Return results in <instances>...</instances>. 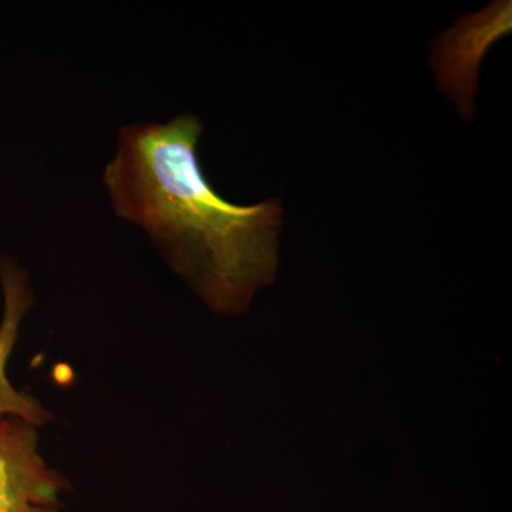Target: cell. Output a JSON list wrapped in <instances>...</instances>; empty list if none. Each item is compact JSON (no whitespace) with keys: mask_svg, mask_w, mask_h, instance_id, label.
I'll list each match as a JSON object with an SVG mask.
<instances>
[{"mask_svg":"<svg viewBox=\"0 0 512 512\" xmlns=\"http://www.w3.org/2000/svg\"><path fill=\"white\" fill-rule=\"evenodd\" d=\"M191 113L121 128L103 181L114 211L147 232L194 292L225 315L247 311L279 265L281 202L238 205L208 183Z\"/></svg>","mask_w":512,"mask_h":512,"instance_id":"cell-1","label":"cell"},{"mask_svg":"<svg viewBox=\"0 0 512 512\" xmlns=\"http://www.w3.org/2000/svg\"><path fill=\"white\" fill-rule=\"evenodd\" d=\"M35 424L0 417V512H60L69 488L39 453Z\"/></svg>","mask_w":512,"mask_h":512,"instance_id":"cell-2","label":"cell"},{"mask_svg":"<svg viewBox=\"0 0 512 512\" xmlns=\"http://www.w3.org/2000/svg\"><path fill=\"white\" fill-rule=\"evenodd\" d=\"M0 279L5 295V309L0 323V417H19L39 426L50 420L49 412L33 397L18 392L6 376V365L18 340L20 322L32 305V293L26 275L13 266H0Z\"/></svg>","mask_w":512,"mask_h":512,"instance_id":"cell-3","label":"cell"}]
</instances>
